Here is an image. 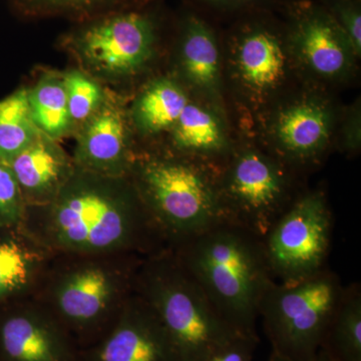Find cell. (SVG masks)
I'll list each match as a JSON object with an SVG mask.
<instances>
[{
    "label": "cell",
    "instance_id": "6da1fadb",
    "mask_svg": "<svg viewBox=\"0 0 361 361\" xmlns=\"http://www.w3.org/2000/svg\"><path fill=\"white\" fill-rule=\"evenodd\" d=\"M21 228L52 254H135L169 249L128 177L75 166L51 203L27 207Z\"/></svg>",
    "mask_w": 361,
    "mask_h": 361
},
{
    "label": "cell",
    "instance_id": "7a4b0ae2",
    "mask_svg": "<svg viewBox=\"0 0 361 361\" xmlns=\"http://www.w3.org/2000/svg\"><path fill=\"white\" fill-rule=\"evenodd\" d=\"M135 254H54L35 300L68 330L80 349L114 326L135 293L142 260Z\"/></svg>",
    "mask_w": 361,
    "mask_h": 361
},
{
    "label": "cell",
    "instance_id": "3957f363",
    "mask_svg": "<svg viewBox=\"0 0 361 361\" xmlns=\"http://www.w3.org/2000/svg\"><path fill=\"white\" fill-rule=\"evenodd\" d=\"M170 249L233 329L258 336L261 302L276 282L262 240L223 222Z\"/></svg>",
    "mask_w": 361,
    "mask_h": 361
},
{
    "label": "cell",
    "instance_id": "277c9868",
    "mask_svg": "<svg viewBox=\"0 0 361 361\" xmlns=\"http://www.w3.org/2000/svg\"><path fill=\"white\" fill-rule=\"evenodd\" d=\"M218 169L161 147H139L127 177L169 248L227 222Z\"/></svg>",
    "mask_w": 361,
    "mask_h": 361
},
{
    "label": "cell",
    "instance_id": "5b68a950",
    "mask_svg": "<svg viewBox=\"0 0 361 361\" xmlns=\"http://www.w3.org/2000/svg\"><path fill=\"white\" fill-rule=\"evenodd\" d=\"M167 14L157 0L134 8L73 23L59 39L84 71L109 87L127 85L144 75L160 52Z\"/></svg>",
    "mask_w": 361,
    "mask_h": 361
},
{
    "label": "cell",
    "instance_id": "8992f818",
    "mask_svg": "<svg viewBox=\"0 0 361 361\" xmlns=\"http://www.w3.org/2000/svg\"><path fill=\"white\" fill-rule=\"evenodd\" d=\"M135 292L155 311L182 361H205L244 336L221 317L170 248L142 260Z\"/></svg>",
    "mask_w": 361,
    "mask_h": 361
},
{
    "label": "cell",
    "instance_id": "52a82bcc",
    "mask_svg": "<svg viewBox=\"0 0 361 361\" xmlns=\"http://www.w3.org/2000/svg\"><path fill=\"white\" fill-rule=\"evenodd\" d=\"M343 288L329 268L295 283L275 282L259 311L272 355L287 361L314 360Z\"/></svg>",
    "mask_w": 361,
    "mask_h": 361
},
{
    "label": "cell",
    "instance_id": "ba28073f",
    "mask_svg": "<svg viewBox=\"0 0 361 361\" xmlns=\"http://www.w3.org/2000/svg\"><path fill=\"white\" fill-rule=\"evenodd\" d=\"M225 219L262 239L295 200L292 170L256 148L232 151L218 169Z\"/></svg>",
    "mask_w": 361,
    "mask_h": 361
},
{
    "label": "cell",
    "instance_id": "9c48e42d",
    "mask_svg": "<svg viewBox=\"0 0 361 361\" xmlns=\"http://www.w3.org/2000/svg\"><path fill=\"white\" fill-rule=\"evenodd\" d=\"M332 229L324 192L299 194L261 239L275 281L295 283L326 268Z\"/></svg>",
    "mask_w": 361,
    "mask_h": 361
},
{
    "label": "cell",
    "instance_id": "30bf717a",
    "mask_svg": "<svg viewBox=\"0 0 361 361\" xmlns=\"http://www.w3.org/2000/svg\"><path fill=\"white\" fill-rule=\"evenodd\" d=\"M230 68L240 92L254 104L276 96L290 75L291 54L285 23L270 9L243 14L227 35Z\"/></svg>",
    "mask_w": 361,
    "mask_h": 361
},
{
    "label": "cell",
    "instance_id": "8fae6325",
    "mask_svg": "<svg viewBox=\"0 0 361 361\" xmlns=\"http://www.w3.org/2000/svg\"><path fill=\"white\" fill-rule=\"evenodd\" d=\"M287 39L292 59L318 80L348 77L356 56L345 33L323 4L297 0L285 6Z\"/></svg>",
    "mask_w": 361,
    "mask_h": 361
},
{
    "label": "cell",
    "instance_id": "7c38bea8",
    "mask_svg": "<svg viewBox=\"0 0 361 361\" xmlns=\"http://www.w3.org/2000/svg\"><path fill=\"white\" fill-rule=\"evenodd\" d=\"M82 349L35 299L0 308V361H82Z\"/></svg>",
    "mask_w": 361,
    "mask_h": 361
},
{
    "label": "cell",
    "instance_id": "4fadbf2b",
    "mask_svg": "<svg viewBox=\"0 0 361 361\" xmlns=\"http://www.w3.org/2000/svg\"><path fill=\"white\" fill-rule=\"evenodd\" d=\"M334 122V109L323 97L308 94L281 104L267 125L271 155L292 171L315 165L331 142Z\"/></svg>",
    "mask_w": 361,
    "mask_h": 361
},
{
    "label": "cell",
    "instance_id": "5bb4252c",
    "mask_svg": "<svg viewBox=\"0 0 361 361\" xmlns=\"http://www.w3.org/2000/svg\"><path fill=\"white\" fill-rule=\"evenodd\" d=\"M73 137L71 156L77 167L99 175L127 177L139 144L122 94L109 89L101 108Z\"/></svg>",
    "mask_w": 361,
    "mask_h": 361
},
{
    "label": "cell",
    "instance_id": "9a60e30c",
    "mask_svg": "<svg viewBox=\"0 0 361 361\" xmlns=\"http://www.w3.org/2000/svg\"><path fill=\"white\" fill-rule=\"evenodd\" d=\"M82 361H182L172 339L144 299L130 296L114 326L82 349Z\"/></svg>",
    "mask_w": 361,
    "mask_h": 361
},
{
    "label": "cell",
    "instance_id": "2e32d148",
    "mask_svg": "<svg viewBox=\"0 0 361 361\" xmlns=\"http://www.w3.org/2000/svg\"><path fill=\"white\" fill-rule=\"evenodd\" d=\"M175 75L188 92L220 104L222 71L219 39L213 25L196 9L173 21Z\"/></svg>",
    "mask_w": 361,
    "mask_h": 361
},
{
    "label": "cell",
    "instance_id": "e0dca14e",
    "mask_svg": "<svg viewBox=\"0 0 361 361\" xmlns=\"http://www.w3.org/2000/svg\"><path fill=\"white\" fill-rule=\"evenodd\" d=\"M8 166L26 208L51 203L75 170L73 156L42 132Z\"/></svg>",
    "mask_w": 361,
    "mask_h": 361
},
{
    "label": "cell",
    "instance_id": "ac0fdd59",
    "mask_svg": "<svg viewBox=\"0 0 361 361\" xmlns=\"http://www.w3.org/2000/svg\"><path fill=\"white\" fill-rule=\"evenodd\" d=\"M52 256L20 225L0 228V308L35 298Z\"/></svg>",
    "mask_w": 361,
    "mask_h": 361
},
{
    "label": "cell",
    "instance_id": "d6986e66",
    "mask_svg": "<svg viewBox=\"0 0 361 361\" xmlns=\"http://www.w3.org/2000/svg\"><path fill=\"white\" fill-rule=\"evenodd\" d=\"M190 101V92L173 75H160L145 84L128 104L139 147L165 139Z\"/></svg>",
    "mask_w": 361,
    "mask_h": 361
},
{
    "label": "cell",
    "instance_id": "ffe728a7",
    "mask_svg": "<svg viewBox=\"0 0 361 361\" xmlns=\"http://www.w3.org/2000/svg\"><path fill=\"white\" fill-rule=\"evenodd\" d=\"M161 148L219 168L232 149L219 115L209 106L191 101L163 140Z\"/></svg>",
    "mask_w": 361,
    "mask_h": 361
},
{
    "label": "cell",
    "instance_id": "44dd1931",
    "mask_svg": "<svg viewBox=\"0 0 361 361\" xmlns=\"http://www.w3.org/2000/svg\"><path fill=\"white\" fill-rule=\"evenodd\" d=\"M27 90L30 113L37 129L54 141L71 137L63 71H40Z\"/></svg>",
    "mask_w": 361,
    "mask_h": 361
},
{
    "label": "cell",
    "instance_id": "7402d4cb",
    "mask_svg": "<svg viewBox=\"0 0 361 361\" xmlns=\"http://www.w3.org/2000/svg\"><path fill=\"white\" fill-rule=\"evenodd\" d=\"M320 351L331 361H361L360 284L344 287Z\"/></svg>",
    "mask_w": 361,
    "mask_h": 361
},
{
    "label": "cell",
    "instance_id": "603a6c76",
    "mask_svg": "<svg viewBox=\"0 0 361 361\" xmlns=\"http://www.w3.org/2000/svg\"><path fill=\"white\" fill-rule=\"evenodd\" d=\"M13 13L23 20L66 18L73 23L104 14L134 8L152 0H7Z\"/></svg>",
    "mask_w": 361,
    "mask_h": 361
},
{
    "label": "cell",
    "instance_id": "cb8c5ba5",
    "mask_svg": "<svg viewBox=\"0 0 361 361\" xmlns=\"http://www.w3.org/2000/svg\"><path fill=\"white\" fill-rule=\"evenodd\" d=\"M39 132L30 113L27 87L0 99V161L9 165Z\"/></svg>",
    "mask_w": 361,
    "mask_h": 361
},
{
    "label": "cell",
    "instance_id": "d4e9b609",
    "mask_svg": "<svg viewBox=\"0 0 361 361\" xmlns=\"http://www.w3.org/2000/svg\"><path fill=\"white\" fill-rule=\"evenodd\" d=\"M63 78L73 137L101 108L109 87L77 66L63 71Z\"/></svg>",
    "mask_w": 361,
    "mask_h": 361
},
{
    "label": "cell",
    "instance_id": "484cf974",
    "mask_svg": "<svg viewBox=\"0 0 361 361\" xmlns=\"http://www.w3.org/2000/svg\"><path fill=\"white\" fill-rule=\"evenodd\" d=\"M25 210L26 205L13 171L0 161V228L21 225Z\"/></svg>",
    "mask_w": 361,
    "mask_h": 361
},
{
    "label": "cell",
    "instance_id": "4316f807",
    "mask_svg": "<svg viewBox=\"0 0 361 361\" xmlns=\"http://www.w3.org/2000/svg\"><path fill=\"white\" fill-rule=\"evenodd\" d=\"M323 6L329 11L337 25L345 33L355 52L361 54V4L360 0H323Z\"/></svg>",
    "mask_w": 361,
    "mask_h": 361
},
{
    "label": "cell",
    "instance_id": "83f0119b",
    "mask_svg": "<svg viewBox=\"0 0 361 361\" xmlns=\"http://www.w3.org/2000/svg\"><path fill=\"white\" fill-rule=\"evenodd\" d=\"M258 342V336H236L214 351L205 361H253Z\"/></svg>",
    "mask_w": 361,
    "mask_h": 361
},
{
    "label": "cell",
    "instance_id": "f1b7e54d",
    "mask_svg": "<svg viewBox=\"0 0 361 361\" xmlns=\"http://www.w3.org/2000/svg\"><path fill=\"white\" fill-rule=\"evenodd\" d=\"M192 1L213 11L237 13L240 16L250 11L270 9L272 7V0H192Z\"/></svg>",
    "mask_w": 361,
    "mask_h": 361
},
{
    "label": "cell",
    "instance_id": "f546056e",
    "mask_svg": "<svg viewBox=\"0 0 361 361\" xmlns=\"http://www.w3.org/2000/svg\"><path fill=\"white\" fill-rule=\"evenodd\" d=\"M360 104H355L346 116L342 128V148L348 153L360 149Z\"/></svg>",
    "mask_w": 361,
    "mask_h": 361
},
{
    "label": "cell",
    "instance_id": "4dcf8cb0",
    "mask_svg": "<svg viewBox=\"0 0 361 361\" xmlns=\"http://www.w3.org/2000/svg\"><path fill=\"white\" fill-rule=\"evenodd\" d=\"M275 356H276V355H275ZM276 357L278 358V361H287L285 360H282V358L278 357V356H276ZM311 361H331V360H330L329 358L327 357V356L325 355L324 353H322V351L319 350V353H318L317 356H316L314 360H312Z\"/></svg>",
    "mask_w": 361,
    "mask_h": 361
},
{
    "label": "cell",
    "instance_id": "1f68e13d",
    "mask_svg": "<svg viewBox=\"0 0 361 361\" xmlns=\"http://www.w3.org/2000/svg\"><path fill=\"white\" fill-rule=\"evenodd\" d=\"M269 361H278V358L276 357V356L271 355Z\"/></svg>",
    "mask_w": 361,
    "mask_h": 361
}]
</instances>
